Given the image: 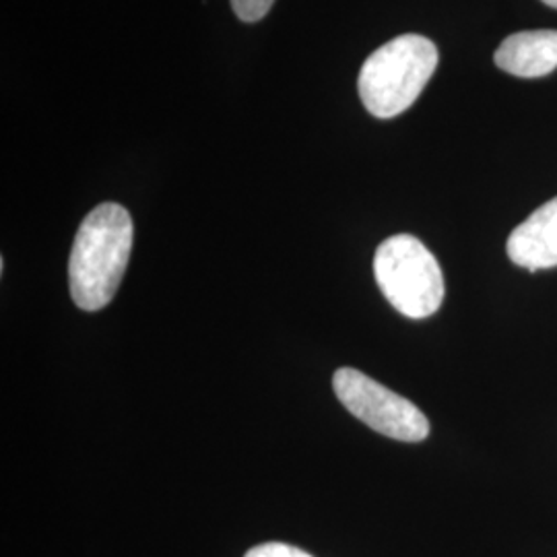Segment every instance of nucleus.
<instances>
[{"mask_svg":"<svg viewBox=\"0 0 557 557\" xmlns=\"http://www.w3.org/2000/svg\"><path fill=\"white\" fill-rule=\"evenodd\" d=\"M133 238L131 213L116 202H103L83 220L69 260L71 296L81 310L98 312L116 296Z\"/></svg>","mask_w":557,"mask_h":557,"instance_id":"f257e3e1","label":"nucleus"},{"mask_svg":"<svg viewBox=\"0 0 557 557\" xmlns=\"http://www.w3.org/2000/svg\"><path fill=\"white\" fill-rule=\"evenodd\" d=\"M436 44L419 34L386 41L359 71V98L376 119H395L409 110L438 69Z\"/></svg>","mask_w":557,"mask_h":557,"instance_id":"f03ea898","label":"nucleus"},{"mask_svg":"<svg viewBox=\"0 0 557 557\" xmlns=\"http://www.w3.org/2000/svg\"><path fill=\"white\" fill-rule=\"evenodd\" d=\"M374 277L384 298L407 319H428L442 306L444 275L440 262L411 234H397L380 244Z\"/></svg>","mask_w":557,"mask_h":557,"instance_id":"7ed1b4c3","label":"nucleus"},{"mask_svg":"<svg viewBox=\"0 0 557 557\" xmlns=\"http://www.w3.org/2000/svg\"><path fill=\"white\" fill-rule=\"evenodd\" d=\"M333 388L351 416L382 436L400 442H421L430 436V421L418 405L356 368L337 370Z\"/></svg>","mask_w":557,"mask_h":557,"instance_id":"20e7f679","label":"nucleus"},{"mask_svg":"<svg viewBox=\"0 0 557 557\" xmlns=\"http://www.w3.org/2000/svg\"><path fill=\"white\" fill-rule=\"evenodd\" d=\"M508 257L531 273L557 267V197L522 221L506 244Z\"/></svg>","mask_w":557,"mask_h":557,"instance_id":"39448f33","label":"nucleus"},{"mask_svg":"<svg viewBox=\"0 0 557 557\" xmlns=\"http://www.w3.org/2000/svg\"><path fill=\"white\" fill-rule=\"evenodd\" d=\"M494 62L508 75L539 79L557 69V32L531 29L508 36L499 44Z\"/></svg>","mask_w":557,"mask_h":557,"instance_id":"423d86ee","label":"nucleus"},{"mask_svg":"<svg viewBox=\"0 0 557 557\" xmlns=\"http://www.w3.org/2000/svg\"><path fill=\"white\" fill-rule=\"evenodd\" d=\"M275 4V0H232L234 13L238 15V20L246 23H255L260 21Z\"/></svg>","mask_w":557,"mask_h":557,"instance_id":"0eeeda50","label":"nucleus"},{"mask_svg":"<svg viewBox=\"0 0 557 557\" xmlns=\"http://www.w3.org/2000/svg\"><path fill=\"white\" fill-rule=\"evenodd\" d=\"M244 557H314L308 552L298 549L294 545H285V543H262L252 547Z\"/></svg>","mask_w":557,"mask_h":557,"instance_id":"6e6552de","label":"nucleus"},{"mask_svg":"<svg viewBox=\"0 0 557 557\" xmlns=\"http://www.w3.org/2000/svg\"><path fill=\"white\" fill-rule=\"evenodd\" d=\"M545 4H549V7H554V9H557V0H543Z\"/></svg>","mask_w":557,"mask_h":557,"instance_id":"1a4fd4ad","label":"nucleus"}]
</instances>
